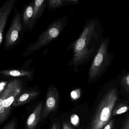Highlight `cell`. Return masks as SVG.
Returning <instances> with one entry per match:
<instances>
[{
    "instance_id": "44dd1931",
    "label": "cell",
    "mask_w": 129,
    "mask_h": 129,
    "mask_svg": "<svg viewBox=\"0 0 129 129\" xmlns=\"http://www.w3.org/2000/svg\"><path fill=\"white\" fill-rule=\"evenodd\" d=\"M114 121L111 120L104 126L103 129H113V126Z\"/></svg>"
},
{
    "instance_id": "9c48e42d",
    "label": "cell",
    "mask_w": 129,
    "mask_h": 129,
    "mask_svg": "<svg viewBox=\"0 0 129 129\" xmlns=\"http://www.w3.org/2000/svg\"><path fill=\"white\" fill-rule=\"evenodd\" d=\"M42 104H39L29 115L26 122V127L28 129H34L39 122L41 116Z\"/></svg>"
},
{
    "instance_id": "e0dca14e",
    "label": "cell",
    "mask_w": 129,
    "mask_h": 129,
    "mask_svg": "<svg viewBox=\"0 0 129 129\" xmlns=\"http://www.w3.org/2000/svg\"><path fill=\"white\" fill-rule=\"evenodd\" d=\"M2 129H17L16 120L11 119Z\"/></svg>"
},
{
    "instance_id": "ffe728a7",
    "label": "cell",
    "mask_w": 129,
    "mask_h": 129,
    "mask_svg": "<svg viewBox=\"0 0 129 129\" xmlns=\"http://www.w3.org/2000/svg\"><path fill=\"white\" fill-rule=\"evenodd\" d=\"M7 85L8 83L7 82H5V81L0 82V94L4 90Z\"/></svg>"
},
{
    "instance_id": "7c38bea8",
    "label": "cell",
    "mask_w": 129,
    "mask_h": 129,
    "mask_svg": "<svg viewBox=\"0 0 129 129\" xmlns=\"http://www.w3.org/2000/svg\"><path fill=\"white\" fill-rule=\"evenodd\" d=\"M39 94V92L37 91H30L21 94L15 100L13 106L16 107L25 104L36 97Z\"/></svg>"
},
{
    "instance_id": "603a6c76",
    "label": "cell",
    "mask_w": 129,
    "mask_h": 129,
    "mask_svg": "<svg viewBox=\"0 0 129 129\" xmlns=\"http://www.w3.org/2000/svg\"><path fill=\"white\" fill-rule=\"evenodd\" d=\"M63 129H74L71 126L70 123L64 122L63 124Z\"/></svg>"
},
{
    "instance_id": "52a82bcc",
    "label": "cell",
    "mask_w": 129,
    "mask_h": 129,
    "mask_svg": "<svg viewBox=\"0 0 129 129\" xmlns=\"http://www.w3.org/2000/svg\"><path fill=\"white\" fill-rule=\"evenodd\" d=\"M16 2V0H8L0 7V45L2 42L3 32L7 24L8 19Z\"/></svg>"
},
{
    "instance_id": "d6986e66",
    "label": "cell",
    "mask_w": 129,
    "mask_h": 129,
    "mask_svg": "<svg viewBox=\"0 0 129 129\" xmlns=\"http://www.w3.org/2000/svg\"><path fill=\"white\" fill-rule=\"evenodd\" d=\"M122 84L124 87L129 91V74L124 77L122 80Z\"/></svg>"
},
{
    "instance_id": "3957f363",
    "label": "cell",
    "mask_w": 129,
    "mask_h": 129,
    "mask_svg": "<svg viewBox=\"0 0 129 129\" xmlns=\"http://www.w3.org/2000/svg\"><path fill=\"white\" fill-rule=\"evenodd\" d=\"M67 17H63L54 21L40 34L35 42L28 46L23 56H28L36 50L47 46L52 41L56 39L67 25Z\"/></svg>"
},
{
    "instance_id": "5b68a950",
    "label": "cell",
    "mask_w": 129,
    "mask_h": 129,
    "mask_svg": "<svg viewBox=\"0 0 129 129\" xmlns=\"http://www.w3.org/2000/svg\"><path fill=\"white\" fill-rule=\"evenodd\" d=\"M23 28L21 14L18 11L16 10L13 19L6 35L5 43V49L11 47L16 44L19 39Z\"/></svg>"
},
{
    "instance_id": "277c9868",
    "label": "cell",
    "mask_w": 129,
    "mask_h": 129,
    "mask_svg": "<svg viewBox=\"0 0 129 129\" xmlns=\"http://www.w3.org/2000/svg\"><path fill=\"white\" fill-rule=\"evenodd\" d=\"M108 43L107 40H105L100 45L89 71V82H92L98 77L104 71L107 64Z\"/></svg>"
},
{
    "instance_id": "2e32d148",
    "label": "cell",
    "mask_w": 129,
    "mask_h": 129,
    "mask_svg": "<svg viewBox=\"0 0 129 129\" xmlns=\"http://www.w3.org/2000/svg\"><path fill=\"white\" fill-rule=\"evenodd\" d=\"M81 95V90L80 89H76L71 92V97L73 100H76L79 99Z\"/></svg>"
},
{
    "instance_id": "ba28073f",
    "label": "cell",
    "mask_w": 129,
    "mask_h": 129,
    "mask_svg": "<svg viewBox=\"0 0 129 129\" xmlns=\"http://www.w3.org/2000/svg\"><path fill=\"white\" fill-rule=\"evenodd\" d=\"M34 7L33 14L29 22L28 29L31 31L38 20L41 17L47 4V0H36L34 1Z\"/></svg>"
},
{
    "instance_id": "9a60e30c",
    "label": "cell",
    "mask_w": 129,
    "mask_h": 129,
    "mask_svg": "<svg viewBox=\"0 0 129 129\" xmlns=\"http://www.w3.org/2000/svg\"><path fill=\"white\" fill-rule=\"evenodd\" d=\"M129 110V107L127 105H122L117 108L112 112V116H116L122 114L127 112Z\"/></svg>"
},
{
    "instance_id": "4fadbf2b",
    "label": "cell",
    "mask_w": 129,
    "mask_h": 129,
    "mask_svg": "<svg viewBox=\"0 0 129 129\" xmlns=\"http://www.w3.org/2000/svg\"><path fill=\"white\" fill-rule=\"evenodd\" d=\"M34 7V2H31L24 9L23 17V21L24 27L28 29V26L29 22L33 14V10Z\"/></svg>"
},
{
    "instance_id": "8fae6325",
    "label": "cell",
    "mask_w": 129,
    "mask_h": 129,
    "mask_svg": "<svg viewBox=\"0 0 129 129\" xmlns=\"http://www.w3.org/2000/svg\"><path fill=\"white\" fill-rule=\"evenodd\" d=\"M0 74L5 76L25 77L31 79L34 75V72L25 70H5L0 71Z\"/></svg>"
},
{
    "instance_id": "ac0fdd59",
    "label": "cell",
    "mask_w": 129,
    "mask_h": 129,
    "mask_svg": "<svg viewBox=\"0 0 129 129\" xmlns=\"http://www.w3.org/2000/svg\"><path fill=\"white\" fill-rule=\"evenodd\" d=\"M70 121L71 123L74 126H77L79 124V118L77 115L74 114L71 116Z\"/></svg>"
},
{
    "instance_id": "cb8c5ba5",
    "label": "cell",
    "mask_w": 129,
    "mask_h": 129,
    "mask_svg": "<svg viewBox=\"0 0 129 129\" xmlns=\"http://www.w3.org/2000/svg\"><path fill=\"white\" fill-rule=\"evenodd\" d=\"M51 129H60V124L58 122H56L53 124Z\"/></svg>"
},
{
    "instance_id": "8992f818",
    "label": "cell",
    "mask_w": 129,
    "mask_h": 129,
    "mask_svg": "<svg viewBox=\"0 0 129 129\" xmlns=\"http://www.w3.org/2000/svg\"><path fill=\"white\" fill-rule=\"evenodd\" d=\"M59 98L57 88L54 85H51L48 90L45 106L41 116L42 119L46 118L50 113L56 110L58 106Z\"/></svg>"
},
{
    "instance_id": "7a4b0ae2",
    "label": "cell",
    "mask_w": 129,
    "mask_h": 129,
    "mask_svg": "<svg viewBox=\"0 0 129 129\" xmlns=\"http://www.w3.org/2000/svg\"><path fill=\"white\" fill-rule=\"evenodd\" d=\"M115 88L109 90L101 100L88 129H102L110 121L114 105L117 100Z\"/></svg>"
},
{
    "instance_id": "7402d4cb",
    "label": "cell",
    "mask_w": 129,
    "mask_h": 129,
    "mask_svg": "<svg viewBox=\"0 0 129 129\" xmlns=\"http://www.w3.org/2000/svg\"><path fill=\"white\" fill-rule=\"evenodd\" d=\"M122 129H129V116L126 119Z\"/></svg>"
},
{
    "instance_id": "6da1fadb",
    "label": "cell",
    "mask_w": 129,
    "mask_h": 129,
    "mask_svg": "<svg viewBox=\"0 0 129 129\" xmlns=\"http://www.w3.org/2000/svg\"><path fill=\"white\" fill-rule=\"evenodd\" d=\"M95 19L87 20L81 34L71 44L73 57L68 66L73 67V71L77 72L82 66L91 60L95 50L94 42L98 39Z\"/></svg>"
},
{
    "instance_id": "5bb4252c",
    "label": "cell",
    "mask_w": 129,
    "mask_h": 129,
    "mask_svg": "<svg viewBox=\"0 0 129 129\" xmlns=\"http://www.w3.org/2000/svg\"><path fill=\"white\" fill-rule=\"evenodd\" d=\"M48 8L50 10L59 8L64 5H68V0H49L47 2Z\"/></svg>"
},
{
    "instance_id": "30bf717a",
    "label": "cell",
    "mask_w": 129,
    "mask_h": 129,
    "mask_svg": "<svg viewBox=\"0 0 129 129\" xmlns=\"http://www.w3.org/2000/svg\"><path fill=\"white\" fill-rule=\"evenodd\" d=\"M22 84V82L18 79L13 80L8 83L7 85L4 90L0 94V110L4 100Z\"/></svg>"
}]
</instances>
